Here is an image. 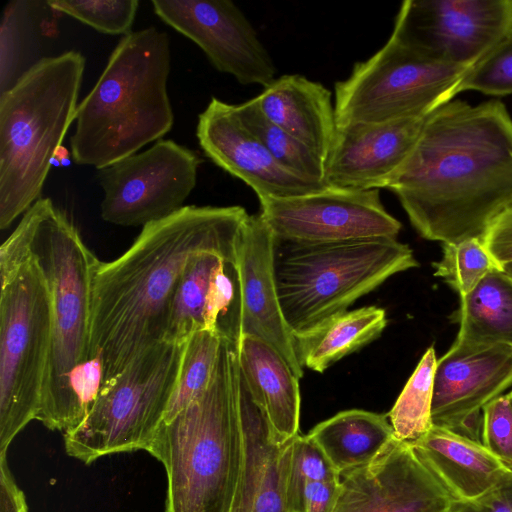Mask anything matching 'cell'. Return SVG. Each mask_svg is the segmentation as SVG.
<instances>
[{
    "label": "cell",
    "mask_w": 512,
    "mask_h": 512,
    "mask_svg": "<svg viewBox=\"0 0 512 512\" xmlns=\"http://www.w3.org/2000/svg\"><path fill=\"white\" fill-rule=\"evenodd\" d=\"M386 189L421 237L442 244L483 239L512 207V117L505 104L457 99L435 109Z\"/></svg>",
    "instance_id": "1"
},
{
    "label": "cell",
    "mask_w": 512,
    "mask_h": 512,
    "mask_svg": "<svg viewBox=\"0 0 512 512\" xmlns=\"http://www.w3.org/2000/svg\"><path fill=\"white\" fill-rule=\"evenodd\" d=\"M248 216L241 206L187 205L143 226L120 257L99 262L92 282L89 360L101 362V387L164 340L173 295L194 256L211 251L238 259Z\"/></svg>",
    "instance_id": "2"
},
{
    "label": "cell",
    "mask_w": 512,
    "mask_h": 512,
    "mask_svg": "<svg viewBox=\"0 0 512 512\" xmlns=\"http://www.w3.org/2000/svg\"><path fill=\"white\" fill-rule=\"evenodd\" d=\"M238 370V346L222 339L206 390L156 431L147 452L166 471V512H230L244 452Z\"/></svg>",
    "instance_id": "3"
},
{
    "label": "cell",
    "mask_w": 512,
    "mask_h": 512,
    "mask_svg": "<svg viewBox=\"0 0 512 512\" xmlns=\"http://www.w3.org/2000/svg\"><path fill=\"white\" fill-rule=\"evenodd\" d=\"M170 59L169 37L156 27L121 38L92 90L78 105L70 139L76 164L100 170L171 130Z\"/></svg>",
    "instance_id": "4"
},
{
    "label": "cell",
    "mask_w": 512,
    "mask_h": 512,
    "mask_svg": "<svg viewBox=\"0 0 512 512\" xmlns=\"http://www.w3.org/2000/svg\"><path fill=\"white\" fill-rule=\"evenodd\" d=\"M16 228L39 263L51 296V343L36 420L65 434L83 421L71 378L89 360L92 282L100 260L50 198L38 199Z\"/></svg>",
    "instance_id": "5"
},
{
    "label": "cell",
    "mask_w": 512,
    "mask_h": 512,
    "mask_svg": "<svg viewBox=\"0 0 512 512\" xmlns=\"http://www.w3.org/2000/svg\"><path fill=\"white\" fill-rule=\"evenodd\" d=\"M85 70L74 50L44 57L0 93V228L38 199L51 162L75 121Z\"/></svg>",
    "instance_id": "6"
},
{
    "label": "cell",
    "mask_w": 512,
    "mask_h": 512,
    "mask_svg": "<svg viewBox=\"0 0 512 512\" xmlns=\"http://www.w3.org/2000/svg\"><path fill=\"white\" fill-rule=\"evenodd\" d=\"M418 265L412 249L397 238L273 242L277 294L294 337L310 334L392 275Z\"/></svg>",
    "instance_id": "7"
},
{
    "label": "cell",
    "mask_w": 512,
    "mask_h": 512,
    "mask_svg": "<svg viewBox=\"0 0 512 512\" xmlns=\"http://www.w3.org/2000/svg\"><path fill=\"white\" fill-rule=\"evenodd\" d=\"M0 455L36 420L51 343L45 275L16 228L0 248Z\"/></svg>",
    "instance_id": "8"
},
{
    "label": "cell",
    "mask_w": 512,
    "mask_h": 512,
    "mask_svg": "<svg viewBox=\"0 0 512 512\" xmlns=\"http://www.w3.org/2000/svg\"><path fill=\"white\" fill-rule=\"evenodd\" d=\"M186 341L155 343L105 383L82 423L64 434L66 453L89 465L110 454L147 451L174 392Z\"/></svg>",
    "instance_id": "9"
},
{
    "label": "cell",
    "mask_w": 512,
    "mask_h": 512,
    "mask_svg": "<svg viewBox=\"0 0 512 512\" xmlns=\"http://www.w3.org/2000/svg\"><path fill=\"white\" fill-rule=\"evenodd\" d=\"M469 70L430 59L390 36L335 83L337 128L428 115L458 94Z\"/></svg>",
    "instance_id": "10"
},
{
    "label": "cell",
    "mask_w": 512,
    "mask_h": 512,
    "mask_svg": "<svg viewBox=\"0 0 512 512\" xmlns=\"http://www.w3.org/2000/svg\"><path fill=\"white\" fill-rule=\"evenodd\" d=\"M391 36L430 59L471 69L512 38V0H406Z\"/></svg>",
    "instance_id": "11"
},
{
    "label": "cell",
    "mask_w": 512,
    "mask_h": 512,
    "mask_svg": "<svg viewBox=\"0 0 512 512\" xmlns=\"http://www.w3.org/2000/svg\"><path fill=\"white\" fill-rule=\"evenodd\" d=\"M200 164L195 151L160 139L98 170L102 219L119 226H145L174 214L193 191Z\"/></svg>",
    "instance_id": "12"
},
{
    "label": "cell",
    "mask_w": 512,
    "mask_h": 512,
    "mask_svg": "<svg viewBox=\"0 0 512 512\" xmlns=\"http://www.w3.org/2000/svg\"><path fill=\"white\" fill-rule=\"evenodd\" d=\"M259 213L276 238L344 242L397 238L401 223L383 206L378 189L327 187L290 198H258Z\"/></svg>",
    "instance_id": "13"
},
{
    "label": "cell",
    "mask_w": 512,
    "mask_h": 512,
    "mask_svg": "<svg viewBox=\"0 0 512 512\" xmlns=\"http://www.w3.org/2000/svg\"><path fill=\"white\" fill-rule=\"evenodd\" d=\"M155 14L193 41L219 72L240 84L268 86L274 62L243 12L229 0H152Z\"/></svg>",
    "instance_id": "14"
},
{
    "label": "cell",
    "mask_w": 512,
    "mask_h": 512,
    "mask_svg": "<svg viewBox=\"0 0 512 512\" xmlns=\"http://www.w3.org/2000/svg\"><path fill=\"white\" fill-rule=\"evenodd\" d=\"M453 501L412 443L395 438L373 462L340 477L331 512H449Z\"/></svg>",
    "instance_id": "15"
},
{
    "label": "cell",
    "mask_w": 512,
    "mask_h": 512,
    "mask_svg": "<svg viewBox=\"0 0 512 512\" xmlns=\"http://www.w3.org/2000/svg\"><path fill=\"white\" fill-rule=\"evenodd\" d=\"M512 386V346L460 348L437 360L432 422L481 441L482 410Z\"/></svg>",
    "instance_id": "16"
},
{
    "label": "cell",
    "mask_w": 512,
    "mask_h": 512,
    "mask_svg": "<svg viewBox=\"0 0 512 512\" xmlns=\"http://www.w3.org/2000/svg\"><path fill=\"white\" fill-rule=\"evenodd\" d=\"M196 137L206 157L242 180L258 198L297 197L329 187L282 166L243 124L234 104L211 98L198 116Z\"/></svg>",
    "instance_id": "17"
},
{
    "label": "cell",
    "mask_w": 512,
    "mask_h": 512,
    "mask_svg": "<svg viewBox=\"0 0 512 512\" xmlns=\"http://www.w3.org/2000/svg\"><path fill=\"white\" fill-rule=\"evenodd\" d=\"M430 114L337 128L325 165L326 185L386 188L410 156Z\"/></svg>",
    "instance_id": "18"
},
{
    "label": "cell",
    "mask_w": 512,
    "mask_h": 512,
    "mask_svg": "<svg viewBox=\"0 0 512 512\" xmlns=\"http://www.w3.org/2000/svg\"><path fill=\"white\" fill-rule=\"evenodd\" d=\"M274 236L260 214L249 215L238 248L242 290V336L271 345L294 374L303 376L296 339L283 317L273 272Z\"/></svg>",
    "instance_id": "19"
},
{
    "label": "cell",
    "mask_w": 512,
    "mask_h": 512,
    "mask_svg": "<svg viewBox=\"0 0 512 512\" xmlns=\"http://www.w3.org/2000/svg\"><path fill=\"white\" fill-rule=\"evenodd\" d=\"M239 364V363H238ZM244 452L230 512H290L287 480L294 438L277 440L264 410L238 370Z\"/></svg>",
    "instance_id": "20"
},
{
    "label": "cell",
    "mask_w": 512,
    "mask_h": 512,
    "mask_svg": "<svg viewBox=\"0 0 512 512\" xmlns=\"http://www.w3.org/2000/svg\"><path fill=\"white\" fill-rule=\"evenodd\" d=\"M275 125L326 161L337 130L331 92L298 74L276 78L254 98Z\"/></svg>",
    "instance_id": "21"
},
{
    "label": "cell",
    "mask_w": 512,
    "mask_h": 512,
    "mask_svg": "<svg viewBox=\"0 0 512 512\" xmlns=\"http://www.w3.org/2000/svg\"><path fill=\"white\" fill-rule=\"evenodd\" d=\"M412 445L455 501L479 497L508 468L481 441L443 427L433 425Z\"/></svg>",
    "instance_id": "22"
},
{
    "label": "cell",
    "mask_w": 512,
    "mask_h": 512,
    "mask_svg": "<svg viewBox=\"0 0 512 512\" xmlns=\"http://www.w3.org/2000/svg\"><path fill=\"white\" fill-rule=\"evenodd\" d=\"M238 363L254 401L264 410L274 437L287 441L299 434V378L271 345L243 335Z\"/></svg>",
    "instance_id": "23"
},
{
    "label": "cell",
    "mask_w": 512,
    "mask_h": 512,
    "mask_svg": "<svg viewBox=\"0 0 512 512\" xmlns=\"http://www.w3.org/2000/svg\"><path fill=\"white\" fill-rule=\"evenodd\" d=\"M387 414L361 409L341 411L306 435L341 477L378 458L396 438Z\"/></svg>",
    "instance_id": "24"
},
{
    "label": "cell",
    "mask_w": 512,
    "mask_h": 512,
    "mask_svg": "<svg viewBox=\"0 0 512 512\" xmlns=\"http://www.w3.org/2000/svg\"><path fill=\"white\" fill-rule=\"evenodd\" d=\"M450 319L459 324L452 345L473 348L512 346V277L502 268L490 271L470 292Z\"/></svg>",
    "instance_id": "25"
},
{
    "label": "cell",
    "mask_w": 512,
    "mask_h": 512,
    "mask_svg": "<svg viewBox=\"0 0 512 512\" xmlns=\"http://www.w3.org/2000/svg\"><path fill=\"white\" fill-rule=\"evenodd\" d=\"M387 324L376 306L340 313L303 337H295L301 365L322 373L344 356L376 339Z\"/></svg>",
    "instance_id": "26"
},
{
    "label": "cell",
    "mask_w": 512,
    "mask_h": 512,
    "mask_svg": "<svg viewBox=\"0 0 512 512\" xmlns=\"http://www.w3.org/2000/svg\"><path fill=\"white\" fill-rule=\"evenodd\" d=\"M224 259L232 258L208 251L197 254L188 263L171 301L164 340L185 342L196 331L205 329L209 289Z\"/></svg>",
    "instance_id": "27"
},
{
    "label": "cell",
    "mask_w": 512,
    "mask_h": 512,
    "mask_svg": "<svg viewBox=\"0 0 512 512\" xmlns=\"http://www.w3.org/2000/svg\"><path fill=\"white\" fill-rule=\"evenodd\" d=\"M243 124L285 168L307 180L325 183V162L309 147L272 123L256 100L235 105Z\"/></svg>",
    "instance_id": "28"
},
{
    "label": "cell",
    "mask_w": 512,
    "mask_h": 512,
    "mask_svg": "<svg viewBox=\"0 0 512 512\" xmlns=\"http://www.w3.org/2000/svg\"><path fill=\"white\" fill-rule=\"evenodd\" d=\"M437 358L434 347L423 354L392 409L387 413L396 439L415 442L433 427V379Z\"/></svg>",
    "instance_id": "29"
},
{
    "label": "cell",
    "mask_w": 512,
    "mask_h": 512,
    "mask_svg": "<svg viewBox=\"0 0 512 512\" xmlns=\"http://www.w3.org/2000/svg\"><path fill=\"white\" fill-rule=\"evenodd\" d=\"M222 338L199 330L186 341L177 383L163 421H169L208 387L218 359Z\"/></svg>",
    "instance_id": "30"
},
{
    "label": "cell",
    "mask_w": 512,
    "mask_h": 512,
    "mask_svg": "<svg viewBox=\"0 0 512 512\" xmlns=\"http://www.w3.org/2000/svg\"><path fill=\"white\" fill-rule=\"evenodd\" d=\"M205 329L236 346L242 337V290L238 259H224L212 280L205 308Z\"/></svg>",
    "instance_id": "31"
},
{
    "label": "cell",
    "mask_w": 512,
    "mask_h": 512,
    "mask_svg": "<svg viewBox=\"0 0 512 512\" xmlns=\"http://www.w3.org/2000/svg\"><path fill=\"white\" fill-rule=\"evenodd\" d=\"M442 258L433 262L434 275L460 296L470 292L490 271L501 268L487 251L482 238L442 244Z\"/></svg>",
    "instance_id": "32"
},
{
    "label": "cell",
    "mask_w": 512,
    "mask_h": 512,
    "mask_svg": "<svg viewBox=\"0 0 512 512\" xmlns=\"http://www.w3.org/2000/svg\"><path fill=\"white\" fill-rule=\"evenodd\" d=\"M39 2L13 0L6 4L0 28V93L9 89L21 76L22 54L33 28Z\"/></svg>",
    "instance_id": "33"
},
{
    "label": "cell",
    "mask_w": 512,
    "mask_h": 512,
    "mask_svg": "<svg viewBox=\"0 0 512 512\" xmlns=\"http://www.w3.org/2000/svg\"><path fill=\"white\" fill-rule=\"evenodd\" d=\"M48 6L68 15L98 32L109 35L131 33L138 10L137 0H48Z\"/></svg>",
    "instance_id": "34"
},
{
    "label": "cell",
    "mask_w": 512,
    "mask_h": 512,
    "mask_svg": "<svg viewBox=\"0 0 512 512\" xmlns=\"http://www.w3.org/2000/svg\"><path fill=\"white\" fill-rule=\"evenodd\" d=\"M322 451L306 435L295 436L290 459L287 498L290 512H300L305 485L339 479Z\"/></svg>",
    "instance_id": "35"
},
{
    "label": "cell",
    "mask_w": 512,
    "mask_h": 512,
    "mask_svg": "<svg viewBox=\"0 0 512 512\" xmlns=\"http://www.w3.org/2000/svg\"><path fill=\"white\" fill-rule=\"evenodd\" d=\"M468 90L496 97L512 94V38L467 72L458 93Z\"/></svg>",
    "instance_id": "36"
},
{
    "label": "cell",
    "mask_w": 512,
    "mask_h": 512,
    "mask_svg": "<svg viewBox=\"0 0 512 512\" xmlns=\"http://www.w3.org/2000/svg\"><path fill=\"white\" fill-rule=\"evenodd\" d=\"M481 442L512 469V403L508 394L498 396L484 406Z\"/></svg>",
    "instance_id": "37"
},
{
    "label": "cell",
    "mask_w": 512,
    "mask_h": 512,
    "mask_svg": "<svg viewBox=\"0 0 512 512\" xmlns=\"http://www.w3.org/2000/svg\"><path fill=\"white\" fill-rule=\"evenodd\" d=\"M449 512H512V469L488 491L469 501H453Z\"/></svg>",
    "instance_id": "38"
},
{
    "label": "cell",
    "mask_w": 512,
    "mask_h": 512,
    "mask_svg": "<svg viewBox=\"0 0 512 512\" xmlns=\"http://www.w3.org/2000/svg\"><path fill=\"white\" fill-rule=\"evenodd\" d=\"M483 242L501 268L512 262V207L494 220L487 229Z\"/></svg>",
    "instance_id": "39"
},
{
    "label": "cell",
    "mask_w": 512,
    "mask_h": 512,
    "mask_svg": "<svg viewBox=\"0 0 512 512\" xmlns=\"http://www.w3.org/2000/svg\"><path fill=\"white\" fill-rule=\"evenodd\" d=\"M339 479L305 485L300 512H331L339 490Z\"/></svg>",
    "instance_id": "40"
},
{
    "label": "cell",
    "mask_w": 512,
    "mask_h": 512,
    "mask_svg": "<svg viewBox=\"0 0 512 512\" xmlns=\"http://www.w3.org/2000/svg\"><path fill=\"white\" fill-rule=\"evenodd\" d=\"M0 512H28L25 495L14 480L6 455H0Z\"/></svg>",
    "instance_id": "41"
},
{
    "label": "cell",
    "mask_w": 512,
    "mask_h": 512,
    "mask_svg": "<svg viewBox=\"0 0 512 512\" xmlns=\"http://www.w3.org/2000/svg\"><path fill=\"white\" fill-rule=\"evenodd\" d=\"M502 269L512 277V262L502 266Z\"/></svg>",
    "instance_id": "42"
},
{
    "label": "cell",
    "mask_w": 512,
    "mask_h": 512,
    "mask_svg": "<svg viewBox=\"0 0 512 512\" xmlns=\"http://www.w3.org/2000/svg\"><path fill=\"white\" fill-rule=\"evenodd\" d=\"M508 396H509V398H510V400H511V403H512V391H510V392L508 393Z\"/></svg>",
    "instance_id": "43"
}]
</instances>
